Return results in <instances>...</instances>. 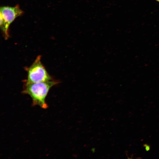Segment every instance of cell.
<instances>
[{"label":"cell","instance_id":"obj_3","mask_svg":"<svg viewBox=\"0 0 159 159\" xmlns=\"http://www.w3.org/2000/svg\"><path fill=\"white\" fill-rule=\"evenodd\" d=\"M23 11L17 5L14 7L4 6L0 9V19L8 26L17 17L21 15Z\"/></svg>","mask_w":159,"mask_h":159},{"label":"cell","instance_id":"obj_5","mask_svg":"<svg viewBox=\"0 0 159 159\" xmlns=\"http://www.w3.org/2000/svg\"><path fill=\"white\" fill-rule=\"evenodd\" d=\"M156 1H157L158 2H159V0H155Z\"/></svg>","mask_w":159,"mask_h":159},{"label":"cell","instance_id":"obj_4","mask_svg":"<svg viewBox=\"0 0 159 159\" xmlns=\"http://www.w3.org/2000/svg\"><path fill=\"white\" fill-rule=\"evenodd\" d=\"M144 146L145 148V149L146 151H148L150 149V147L149 145H144Z\"/></svg>","mask_w":159,"mask_h":159},{"label":"cell","instance_id":"obj_1","mask_svg":"<svg viewBox=\"0 0 159 159\" xmlns=\"http://www.w3.org/2000/svg\"><path fill=\"white\" fill-rule=\"evenodd\" d=\"M59 81L52 80L47 81L24 84L22 93L28 95L31 97L32 105H38L44 109H47L48 106L45 99L51 88L58 84Z\"/></svg>","mask_w":159,"mask_h":159},{"label":"cell","instance_id":"obj_2","mask_svg":"<svg viewBox=\"0 0 159 159\" xmlns=\"http://www.w3.org/2000/svg\"><path fill=\"white\" fill-rule=\"evenodd\" d=\"M41 58V56L38 55L30 67L26 68L27 75L24 84L44 82L53 80L42 63Z\"/></svg>","mask_w":159,"mask_h":159}]
</instances>
